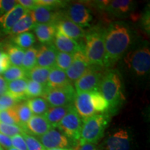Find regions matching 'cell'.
I'll use <instances>...</instances> for the list:
<instances>
[{
    "label": "cell",
    "mask_w": 150,
    "mask_h": 150,
    "mask_svg": "<svg viewBox=\"0 0 150 150\" xmlns=\"http://www.w3.org/2000/svg\"><path fill=\"white\" fill-rule=\"evenodd\" d=\"M132 32L129 26L122 21L110 23L104 31L106 67L114 65L130 47Z\"/></svg>",
    "instance_id": "6da1fadb"
},
{
    "label": "cell",
    "mask_w": 150,
    "mask_h": 150,
    "mask_svg": "<svg viewBox=\"0 0 150 150\" xmlns=\"http://www.w3.org/2000/svg\"><path fill=\"white\" fill-rule=\"evenodd\" d=\"M99 91L109 106L110 112L116 111L125 99L122 93V83L120 73L117 70H109L103 75Z\"/></svg>",
    "instance_id": "7a4b0ae2"
},
{
    "label": "cell",
    "mask_w": 150,
    "mask_h": 150,
    "mask_svg": "<svg viewBox=\"0 0 150 150\" xmlns=\"http://www.w3.org/2000/svg\"><path fill=\"white\" fill-rule=\"evenodd\" d=\"M104 31L95 27L86 33L85 46L83 51L91 65L106 67V52L104 47Z\"/></svg>",
    "instance_id": "3957f363"
},
{
    "label": "cell",
    "mask_w": 150,
    "mask_h": 150,
    "mask_svg": "<svg viewBox=\"0 0 150 150\" xmlns=\"http://www.w3.org/2000/svg\"><path fill=\"white\" fill-rule=\"evenodd\" d=\"M109 113L95 114L83 120L79 144L91 143L96 145L104 136L110 122Z\"/></svg>",
    "instance_id": "277c9868"
},
{
    "label": "cell",
    "mask_w": 150,
    "mask_h": 150,
    "mask_svg": "<svg viewBox=\"0 0 150 150\" xmlns=\"http://www.w3.org/2000/svg\"><path fill=\"white\" fill-rule=\"evenodd\" d=\"M128 69L134 76L142 77L147 75L150 69V50L144 45L127 53L124 59Z\"/></svg>",
    "instance_id": "5b68a950"
},
{
    "label": "cell",
    "mask_w": 150,
    "mask_h": 150,
    "mask_svg": "<svg viewBox=\"0 0 150 150\" xmlns=\"http://www.w3.org/2000/svg\"><path fill=\"white\" fill-rule=\"evenodd\" d=\"M42 96L50 106H65L72 105L76 96V91L72 83L55 88H49L45 86Z\"/></svg>",
    "instance_id": "8992f818"
},
{
    "label": "cell",
    "mask_w": 150,
    "mask_h": 150,
    "mask_svg": "<svg viewBox=\"0 0 150 150\" xmlns=\"http://www.w3.org/2000/svg\"><path fill=\"white\" fill-rule=\"evenodd\" d=\"M83 120L72 106L65 117L61 120L56 128L72 142H79L81 136Z\"/></svg>",
    "instance_id": "52a82bcc"
},
{
    "label": "cell",
    "mask_w": 150,
    "mask_h": 150,
    "mask_svg": "<svg viewBox=\"0 0 150 150\" xmlns=\"http://www.w3.org/2000/svg\"><path fill=\"white\" fill-rule=\"evenodd\" d=\"M104 74L100 67L91 65L88 70L74 83L76 93L99 91Z\"/></svg>",
    "instance_id": "ba28073f"
},
{
    "label": "cell",
    "mask_w": 150,
    "mask_h": 150,
    "mask_svg": "<svg viewBox=\"0 0 150 150\" xmlns=\"http://www.w3.org/2000/svg\"><path fill=\"white\" fill-rule=\"evenodd\" d=\"M66 5V6H67ZM63 16L81 27H88L93 20L91 10L86 3L81 1L70 4L65 7Z\"/></svg>",
    "instance_id": "9c48e42d"
},
{
    "label": "cell",
    "mask_w": 150,
    "mask_h": 150,
    "mask_svg": "<svg viewBox=\"0 0 150 150\" xmlns=\"http://www.w3.org/2000/svg\"><path fill=\"white\" fill-rule=\"evenodd\" d=\"M97 6L116 18H124L131 16L135 9L136 3L131 0L95 1Z\"/></svg>",
    "instance_id": "30bf717a"
},
{
    "label": "cell",
    "mask_w": 150,
    "mask_h": 150,
    "mask_svg": "<svg viewBox=\"0 0 150 150\" xmlns=\"http://www.w3.org/2000/svg\"><path fill=\"white\" fill-rule=\"evenodd\" d=\"M131 137L127 129L119 128L110 133L104 142V150H130Z\"/></svg>",
    "instance_id": "8fae6325"
},
{
    "label": "cell",
    "mask_w": 150,
    "mask_h": 150,
    "mask_svg": "<svg viewBox=\"0 0 150 150\" xmlns=\"http://www.w3.org/2000/svg\"><path fill=\"white\" fill-rule=\"evenodd\" d=\"M39 141L45 150L54 148H72L74 144V142L54 128L39 137Z\"/></svg>",
    "instance_id": "7c38bea8"
},
{
    "label": "cell",
    "mask_w": 150,
    "mask_h": 150,
    "mask_svg": "<svg viewBox=\"0 0 150 150\" xmlns=\"http://www.w3.org/2000/svg\"><path fill=\"white\" fill-rule=\"evenodd\" d=\"M91 66L87 58L84 54L83 49L76 52L73 55V61L70 66L65 70L67 78L70 83L76 81L85 73Z\"/></svg>",
    "instance_id": "4fadbf2b"
},
{
    "label": "cell",
    "mask_w": 150,
    "mask_h": 150,
    "mask_svg": "<svg viewBox=\"0 0 150 150\" xmlns=\"http://www.w3.org/2000/svg\"><path fill=\"white\" fill-rule=\"evenodd\" d=\"M57 8L38 5L31 11V15L35 24H48L55 25L63 17V13L57 11Z\"/></svg>",
    "instance_id": "5bb4252c"
},
{
    "label": "cell",
    "mask_w": 150,
    "mask_h": 150,
    "mask_svg": "<svg viewBox=\"0 0 150 150\" xmlns=\"http://www.w3.org/2000/svg\"><path fill=\"white\" fill-rule=\"evenodd\" d=\"M29 11L17 4L10 11L0 17V35L9 34L16 22Z\"/></svg>",
    "instance_id": "9a60e30c"
},
{
    "label": "cell",
    "mask_w": 150,
    "mask_h": 150,
    "mask_svg": "<svg viewBox=\"0 0 150 150\" xmlns=\"http://www.w3.org/2000/svg\"><path fill=\"white\" fill-rule=\"evenodd\" d=\"M74 107L83 120L95 115L96 111L94 109L92 104L91 94L90 93H76L74 100Z\"/></svg>",
    "instance_id": "2e32d148"
},
{
    "label": "cell",
    "mask_w": 150,
    "mask_h": 150,
    "mask_svg": "<svg viewBox=\"0 0 150 150\" xmlns=\"http://www.w3.org/2000/svg\"><path fill=\"white\" fill-rule=\"evenodd\" d=\"M56 30L65 35V36L76 40L83 38L86 35V31L83 29L78 26L64 16L60 19L55 24Z\"/></svg>",
    "instance_id": "e0dca14e"
},
{
    "label": "cell",
    "mask_w": 150,
    "mask_h": 150,
    "mask_svg": "<svg viewBox=\"0 0 150 150\" xmlns=\"http://www.w3.org/2000/svg\"><path fill=\"white\" fill-rule=\"evenodd\" d=\"M58 51L53 44L42 45L37 52L36 66L52 68L55 65Z\"/></svg>",
    "instance_id": "ac0fdd59"
},
{
    "label": "cell",
    "mask_w": 150,
    "mask_h": 150,
    "mask_svg": "<svg viewBox=\"0 0 150 150\" xmlns=\"http://www.w3.org/2000/svg\"><path fill=\"white\" fill-rule=\"evenodd\" d=\"M52 129L44 115H33L24 127L25 132L40 137Z\"/></svg>",
    "instance_id": "d6986e66"
},
{
    "label": "cell",
    "mask_w": 150,
    "mask_h": 150,
    "mask_svg": "<svg viewBox=\"0 0 150 150\" xmlns=\"http://www.w3.org/2000/svg\"><path fill=\"white\" fill-rule=\"evenodd\" d=\"M53 41L54 47L58 52L59 51L60 52L74 54L82 48V46L80 45L78 42L65 36L57 30H56L55 37Z\"/></svg>",
    "instance_id": "ffe728a7"
},
{
    "label": "cell",
    "mask_w": 150,
    "mask_h": 150,
    "mask_svg": "<svg viewBox=\"0 0 150 150\" xmlns=\"http://www.w3.org/2000/svg\"><path fill=\"white\" fill-rule=\"evenodd\" d=\"M33 29L38 40L43 45L52 43L56 33V28L54 24H35Z\"/></svg>",
    "instance_id": "44dd1931"
},
{
    "label": "cell",
    "mask_w": 150,
    "mask_h": 150,
    "mask_svg": "<svg viewBox=\"0 0 150 150\" xmlns=\"http://www.w3.org/2000/svg\"><path fill=\"white\" fill-rule=\"evenodd\" d=\"M28 83V79L24 78L7 82L8 91L7 94L16 99L18 102L27 99L26 90Z\"/></svg>",
    "instance_id": "7402d4cb"
},
{
    "label": "cell",
    "mask_w": 150,
    "mask_h": 150,
    "mask_svg": "<svg viewBox=\"0 0 150 150\" xmlns=\"http://www.w3.org/2000/svg\"><path fill=\"white\" fill-rule=\"evenodd\" d=\"M69 84H71V83L67 78L65 71L55 66L52 67L49 75L47 83L46 85L47 88H55L66 86Z\"/></svg>",
    "instance_id": "603a6c76"
},
{
    "label": "cell",
    "mask_w": 150,
    "mask_h": 150,
    "mask_svg": "<svg viewBox=\"0 0 150 150\" xmlns=\"http://www.w3.org/2000/svg\"><path fill=\"white\" fill-rule=\"evenodd\" d=\"M73 105V104H72ZM72 105L65 106H58V107H52L50 106L48 110L45 113L44 117L50 123L52 128H56L61 120L65 117L67 112L69 111Z\"/></svg>",
    "instance_id": "cb8c5ba5"
},
{
    "label": "cell",
    "mask_w": 150,
    "mask_h": 150,
    "mask_svg": "<svg viewBox=\"0 0 150 150\" xmlns=\"http://www.w3.org/2000/svg\"><path fill=\"white\" fill-rule=\"evenodd\" d=\"M35 25V23L33 21L31 12L29 11L16 22V24L11 29L9 34L16 35L20 33L27 32L29 30L33 29Z\"/></svg>",
    "instance_id": "d4e9b609"
},
{
    "label": "cell",
    "mask_w": 150,
    "mask_h": 150,
    "mask_svg": "<svg viewBox=\"0 0 150 150\" xmlns=\"http://www.w3.org/2000/svg\"><path fill=\"white\" fill-rule=\"evenodd\" d=\"M50 71L51 68L35 66L31 70L27 72V78L28 79L32 80L41 85L46 86Z\"/></svg>",
    "instance_id": "484cf974"
},
{
    "label": "cell",
    "mask_w": 150,
    "mask_h": 150,
    "mask_svg": "<svg viewBox=\"0 0 150 150\" xmlns=\"http://www.w3.org/2000/svg\"><path fill=\"white\" fill-rule=\"evenodd\" d=\"M5 51L6 52V53L10 60L11 65L13 66L22 67L25 50L15 45H6Z\"/></svg>",
    "instance_id": "4316f807"
},
{
    "label": "cell",
    "mask_w": 150,
    "mask_h": 150,
    "mask_svg": "<svg viewBox=\"0 0 150 150\" xmlns=\"http://www.w3.org/2000/svg\"><path fill=\"white\" fill-rule=\"evenodd\" d=\"M28 106L35 115H44L50 108V105L43 97L31 98L27 102Z\"/></svg>",
    "instance_id": "83f0119b"
},
{
    "label": "cell",
    "mask_w": 150,
    "mask_h": 150,
    "mask_svg": "<svg viewBox=\"0 0 150 150\" xmlns=\"http://www.w3.org/2000/svg\"><path fill=\"white\" fill-rule=\"evenodd\" d=\"M90 94H91L92 104L95 111L102 113H108L109 106L100 92L97 90L91 92Z\"/></svg>",
    "instance_id": "f1b7e54d"
},
{
    "label": "cell",
    "mask_w": 150,
    "mask_h": 150,
    "mask_svg": "<svg viewBox=\"0 0 150 150\" xmlns=\"http://www.w3.org/2000/svg\"><path fill=\"white\" fill-rule=\"evenodd\" d=\"M13 42L15 45L25 50L33 46L35 42V38L32 33L24 32L14 35Z\"/></svg>",
    "instance_id": "f546056e"
},
{
    "label": "cell",
    "mask_w": 150,
    "mask_h": 150,
    "mask_svg": "<svg viewBox=\"0 0 150 150\" xmlns=\"http://www.w3.org/2000/svg\"><path fill=\"white\" fill-rule=\"evenodd\" d=\"M14 108L16 110L19 121H20V126L24 130L25 125H27L30 118L33 116L32 112H31V110H30L29 107L28 106L27 102L18 103V104H17L14 106Z\"/></svg>",
    "instance_id": "4dcf8cb0"
},
{
    "label": "cell",
    "mask_w": 150,
    "mask_h": 150,
    "mask_svg": "<svg viewBox=\"0 0 150 150\" xmlns=\"http://www.w3.org/2000/svg\"><path fill=\"white\" fill-rule=\"evenodd\" d=\"M37 52V49L33 47H30L25 51L22 63V68L24 71L28 72V71L31 70V69L36 66Z\"/></svg>",
    "instance_id": "1f68e13d"
},
{
    "label": "cell",
    "mask_w": 150,
    "mask_h": 150,
    "mask_svg": "<svg viewBox=\"0 0 150 150\" xmlns=\"http://www.w3.org/2000/svg\"><path fill=\"white\" fill-rule=\"evenodd\" d=\"M2 75L3 78L7 82H9L11 81L27 78V72L24 71L21 67L11 65L10 67L5 72H4Z\"/></svg>",
    "instance_id": "d6a6232c"
},
{
    "label": "cell",
    "mask_w": 150,
    "mask_h": 150,
    "mask_svg": "<svg viewBox=\"0 0 150 150\" xmlns=\"http://www.w3.org/2000/svg\"><path fill=\"white\" fill-rule=\"evenodd\" d=\"M45 86L33 81L32 80L28 79L27 90H26V97L27 98H34L43 95Z\"/></svg>",
    "instance_id": "836d02e7"
},
{
    "label": "cell",
    "mask_w": 150,
    "mask_h": 150,
    "mask_svg": "<svg viewBox=\"0 0 150 150\" xmlns=\"http://www.w3.org/2000/svg\"><path fill=\"white\" fill-rule=\"evenodd\" d=\"M0 122L6 125H16L20 126V121L14 107L0 111Z\"/></svg>",
    "instance_id": "e575fe53"
},
{
    "label": "cell",
    "mask_w": 150,
    "mask_h": 150,
    "mask_svg": "<svg viewBox=\"0 0 150 150\" xmlns=\"http://www.w3.org/2000/svg\"><path fill=\"white\" fill-rule=\"evenodd\" d=\"M73 55L72 54L58 52L54 66L63 71L66 70L73 61Z\"/></svg>",
    "instance_id": "d590c367"
},
{
    "label": "cell",
    "mask_w": 150,
    "mask_h": 150,
    "mask_svg": "<svg viewBox=\"0 0 150 150\" xmlns=\"http://www.w3.org/2000/svg\"><path fill=\"white\" fill-rule=\"evenodd\" d=\"M25 132L24 129L16 125H6L0 122V133L6 136L12 137ZM26 133V132H25Z\"/></svg>",
    "instance_id": "8d00e7d4"
},
{
    "label": "cell",
    "mask_w": 150,
    "mask_h": 150,
    "mask_svg": "<svg viewBox=\"0 0 150 150\" xmlns=\"http://www.w3.org/2000/svg\"><path fill=\"white\" fill-rule=\"evenodd\" d=\"M22 136L25 140L28 150H45L40 142L34 136L25 132L23 133Z\"/></svg>",
    "instance_id": "74e56055"
},
{
    "label": "cell",
    "mask_w": 150,
    "mask_h": 150,
    "mask_svg": "<svg viewBox=\"0 0 150 150\" xmlns=\"http://www.w3.org/2000/svg\"><path fill=\"white\" fill-rule=\"evenodd\" d=\"M20 102L13 98L8 94L0 97V111L8 110L9 108H13Z\"/></svg>",
    "instance_id": "f35d334b"
},
{
    "label": "cell",
    "mask_w": 150,
    "mask_h": 150,
    "mask_svg": "<svg viewBox=\"0 0 150 150\" xmlns=\"http://www.w3.org/2000/svg\"><path fill=\"white\" fill-rule=\"evenodd\" d=\"M37 5L44 6L52 7V8L59 9L64 8L67 4L68 1H60V0H35Z\"/></svg>",
    "instance_id": "ab89813d"
},
{
    "label": "cell",
    "mask_w": 150,
    "mask_h": 150,
    "mask_svg": "<svg viewBox=\"0 0 150 150\" xmlns=\"http://www.w3.org/2000/svg\"><path fill=\"white\" fill-rule=\"evenodd\" d=\"M12 147L18 150H28L25 140L22 134H18L11 137Z\"/></svg>",
    "instance_id": "60d3db41"
},
{
    "label": "cell",
    "mask_w": 150,
    "mask_h": 150,
    "mask_svg": "<svg viewBox=\"0 0 150 150\" xmlns=\"http://www.w3.org/2000/svg\"><path fill=\"white\" fill-rule=\"evenodd\" d=\"M17 4L15 0H0V17L10 11Z\"/></svg>",
    "instance_id": "b9f144b4"
},
{
    "label": "cell",
    "mask_w": 150,
    "mask_h": 150,
    "mask_svg": "<svg viewBox=\"0 0 150 150\" xmlns=\"http://www.w3.org/2000/svg\"><path fill=\"white\" fill-rule=\"evenodd\" d=\"M11 66L10 60L6 53L4 52L0 56V75L5 72Z\"/></svg>",
    "instance_id": "7bdbcfd3"
},
{
    "label": "cell",
    "mask_w": 150,
    "mask_h": 150,
    "mask_svg": "<svg viewBox=\"0 0 150 150\" xmlns=\"http://www.w3.org/2000/svg\"><path fill=\"white\" fill-rule=\"evenodd\" d=\"M17 3L29 11L33 10L38 6L35 0H19L17 1Z\"/></svg>",
    "instance_id": "ee69618b"
},
{
    "label": "cell",
    "mask_w": 150,
    "mask_h": 150,
    "mask_svg": "<svg viewBox=\"0 0 150 150\" xmlns=\"http://www.w3.org/2000/svg\"><path fill=\"white\" fill-rule=\"evenodd\" d=\"M0 146H2L5 149H8L12 147V143H11V137L6 136L0 133Z\"/></svg>",
    "instance_id": "f6af8a7d"
},
{
    "label": "cell",
    "mask_w": 150,
    "mask_h": 150,
    "mask_svg": "<svg viewBox=\"0 0 150 150\" xmlns=\"http://www.w3.org/2000/svg\"><path fill=\"white\" fill-rule=\"evenodd\" d=\"M74 150H101L99 148L97 147L96 145L91 143H85L83 145L78 144L77 145L75 146L74 148H73Z\"/></svg>",
    "instance_id": "bcb514c9"
},
{
    "label": "cell",
    "mask_w": 150,
    "mask_h": 150,
    "mask_svg": "<svg viewBox=\"0 0 150 150\" xmlns=\"http://www.w3.org/2000/svg\"><path fill=\"white\" fill-rule=\"evenodd\" d=\"M8 91V86H7V81L2 76L0 75V97L7 94Z\"/></svg>",
    "instance_id": "7dc6e473"
},
{
    "label": "cell",
    "mask_w": 150,
    "mask_h": 150,
    "mask_svg": "<svg viewBox=\"0 0 150 150\" xmlns=\"http://www.w3.org/2000/svg\"><path fill=\"white\" fill-rule=\"evenodd\" d=\"M142 24L143 26L144 29L146 31L149 32V12L148 11V12L145 13L144 14V16L142 17Z\"/></svg>",
    "instance_id": "c3c4849f"
},
{
    "label": "cell",
    "mask_w": 150,
    "mask_h": 150,
    "mask_svg": "<svg viewBox=\"0 0 150 150\" xmlns=\"http://www.w3.org/2000/svg\"><path fill=\"white\" fill-rule=\"evenodd\" d=\"M6 45L4 42H0V56L5 52Z\"/></svg>",
    "instance_id": "681fc988"
},
{
    "label": "cell",
    "mask_w": 150,
    "mask_h": 150,
    "mask_svg": "<svg viewBox=\"0 0 150 150\" xmlns=\"http://www.w3.org/2000/svg\"><path fill=\"white\" fill-rule=\"evenodd\" d=\"M47 150H74L73 148H54V149H50Z\"/></svg>",
    "instance_id": "f907efd6"
},
{
    "label": "cell",
    "mask_w": 150,
    "mask_h": 150,
    "mask_svg": "<svg viewBox=\"0 0 150 150\" xmlns=\"http://www.w3.org/2000/svg\"><path fill=\"white\" fill-rule=\"evenodd\" d=\"M7 150H18V149H15L14 147H11V148H10V149H7Z\"/></svg>",
    "instance_id": "816d5d0a"
},
{
    "label": "cell",
    "mask_w": 150,
    "mask_h": 150,
    "mask_svg": "<svg viewBox=\"0 0 150 150\" xmlns=\"http://www.w3.org/2000/svg\"><path fill=\"white\" fill-rule=\"evenodd\" d=\"M0 150H4V149H2V147H1V146H0Z\"/></svg>",
    "instance_id": "f5cc1de1"
}]
</instances>
